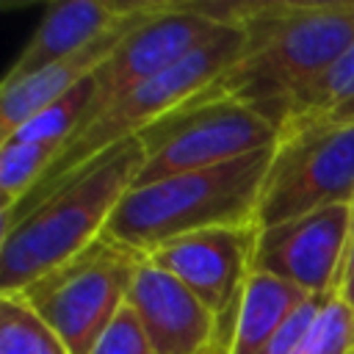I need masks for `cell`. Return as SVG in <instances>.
Listing matches in <instances>:
<instances>
[{
	"mask_svg": "<svg viewBox=\"0 0 354 354\" xmlns=\"http://www.w3.org/2000/svg\"><path fill=\"white\" fill-rule=\"evenodd\" d=\"M238 58L221 86L282 130L296 97L354 41V0H243Z\"/></svg>",
	"mask_w": 354,
	"mask_h": 354,
	"instance_id": "obj_1",
	"label": "cell"
},
{
	"mask_svg": "<svg viewBox=\"0 0 354 354\" xmlns=\"http://www.w3.org/2000/svg\"><path fill=\"white\" fill-rule=\"evenodd\" d=\"M144 166L138 138H127L58 180L30 205L3 218L0 293H19L108 230Z\"/></svg>",
	"mask_w": 354,
	"mask_h": 354,
	"instance_id": "obj_2",
	"label": "cell"
},
{
	"mask_svg": "<svg viewBox=\"0 0 354 354\" xmlns=\"http://www.w3.org/2000/svg\"><path fill=\"white\" fill-rule=\"evenodd\" d=\"M271 152L274 147L221 166L133 185L116 205L108 230L149 254L155 246L196 230L254 224Z\"/></svg>",
	"mask_w": 354,
	"mask_h": 354,
	"instance_id": "obj_3",
	"label": "cell"
},
{
	"mask_svg": "<svg viewBox=\"0 0 354 354\" xmlns=\"http://www.w3.org/2000/svg\"><path fill=\"white\" fill-rule=\"evenodd\" d=\"M241 41H243L241 25L227 22L210 39H205L194 53H188L183 61H177L166 72L155 75L152 80L136 86L133 91H127L124 97L111 102L100 116L86 122L58 149V155L53 158L50 169L39 180V185L17 207L30 205L41 194H47L58 180H64L66 174H72L75 169L88 163L94 155H100L127 138H136L144 127L158 122L174 105H180L183 100H188L191 94L207 88V86H213L221 75H227V69L238 58Z\"/></svg>",
	"mask_w": 354,
	"mask_h": 354,
	"instance_id": "obj_4",
	"label": "cell"
},
{
	"mask_svg": "<svg viewBox=\"0 0 354 354\" xmlns=\"http://www.w3.org/2000/svg\"><path fill=\"white\" fill-rule=\"evenodd\" d=\"M144 166L133 185L221 166L271 149L279 127L221 86V77L174 105L138 136Z\"/></svg>",
	"mask_w": 354,
	"mask_h": 354,
	"instance_id": "obj_5",
	"label": "cell"
},
{
	"mask_svg": "<svg viewBox=\"0 0 354 354\" xmlns=\"http://www.w3.org/2000/svg\"><path fill=\"white\" fill-rule=\"evenodd\" d=\"M144 260V252L105 230L86 249L50 268L19 293L64 340L69 354H91L100 335L127 304V293Z\"/></svg>",
	"mask_w": 354,
	"mask_h": 354,
	"instance_id": "obj_6",
	"label": "cell"
},
{
	"mask_svg": "<svg viewBox=\"0 0 354 354\" xmlns=\"http://www.w3.org/2000/svg\"><path fill=\"white\" fill-rule=\"evenodd\" d=\"M354 199V122L279 133L260 188L254 224L274 227Z\"/></svg>",
	"mask_w": 354,
	"mask_h": 354,
	"instance_id": "obj_7",
	"label": "cell"
},
{
	"mask_svg": "<svg viewBox=\"0 0 354 354\" xmlns=\"http://www.w3.org/2000/svg\"><path fill=\"white\" fill-rule=\"evenodd\" d=\"M238 6L241 3L158 0L155 8L116 44V50L91 75L94 97H91L86 122L100 116L111 102H116L136 86L152 80L155 75L183 61L205 39H210L221 25L238 22Z\"/></svg>",
	"mask_w": 354,
	"mask_h": 354,
	"instance_id": "obj_8",
	"label": "cell"
},
{
	"mask_svg": "<svg viewBox=\"0 0 354 354\" xmlns=\"http://www.w3.org/2000/svg\"><path fill=\"white\" fill-rule=\"evenodd\" d=\"M351 241V205L324 207L257 232L252 271L279 277L310 296L335 293Z\"/></svg>",
	"mask_w": 354,
	"mask_h": 354,
	"instance_id": "obj_9",
	"label": "cell"
},
{
	"mask_svg": "<svg viewBox=\"0 0 354 354\" xmlns=\"http://www.w3.org/2000/svg\"><path fill=\"white\" fill-rule=\"evenodd\" d=\"M257 224L207 227L155 246L147 257L191 288L218 318L232 315L252 274Z\"/></svg>",
	"mask_w": 354,
	"mask_h": 354,
	"instance_id": "obj_10",
	"label": "cell"
},
{
	"mask_svg": "<svg viewBox=\"0 0 354 354\" xmlns=\"http://www.w3.org/2000/svg\"><path fill=\"white\" fill-rule=\"evenodd\" d=\"M127 304L138 315L155 354H199L218 337L227 321V315L218 318L191 288L149 257L133 279Z\"/></svg>",
	"mask_w": 354,
	"mask_h": 354,
	"instance_id": "obj_11",
	"label": "cell"
},
{
	"mask_svg": "<svg viewBox=\"0 0 354 354\" xmlns=\"http://www.w3.org/2000/svg\"><path fill=\"white\" fill-rule=\"evenodd\" d=\"M155 3L158 0L136 3V8L122 22H116L108 33H102L100 39L86 44L80 53H75L64 61H55L28 77L3 80V86H0V141L8 138L14 130H19L25 122H30L36 113H41L50 102L64 97L69 88H75L77 83L91 77L100 69V64L116 50V44L155 8Z\"/></svg>",
	"mask_w": 354,
	"mask_h": 354,
	"instance_id": "obj_12",
	"label": "cell"
},
{
	"mask_svg": "<svg viewBox=\"0 0 354 354\" xmlns=\"http://www.w3.org/2000/svg\"><path fill=\"white\" fill-rule=\"evenodd\" d=\"M136 3H113V0H55L47 6L41 22L33 36L17 55L14 66L3 80L28 77L55 61H64L80 53L86 44L108 33L116 22H122Z\"/></svg>",
	"mask_w": 354,
	"mask_h": 354,
	"instance_id": "obj_13",
	"label": "cell"
},
{
	"mask_svg": "<svg viewBox=\"0 0 354 354\" xmlns=\"http://www.w3.org/2000/svg\"><path fill=\"white\" fill-rule=\"evenodd\" d=\"M307 299L310 293L301 288L279 277L252 271L232 315L230 354H257Z\"/></svg>",
	"mask_w": 354,
	"mask_h": 354,
	"instance_id": "obj_14",
	"label": "cell"
},
{
	"mask_svg": "<svg viewBox=\"0 0 354 354\" xmlns=\"http://www.w3.org/2000/svg\"><path fill=\"white\" fill-rule=\"evenodd\" d=\"M351 122H354V41L313 86H307L296 97L282 130L307 127V124H351Z\"/></svg>",
	"mask_w": 354,
	"mask_h": 354,
	"instance_id": "obj_15",
	"label": "cell"
},
{
	"mask_svg": "<svg viewBox=\"0 0 354 354\" xmlns=\"http://www.w3.org/2000/svg\"><path fill=\"white\" fill-rule=\"evenodd\" d=\"M55 155L58 149L47 144L19 138L0 141V218H8L17 205L39 185Z\"/></svg>",
	"mask_w": 354,
	"mask_h": 354,
	"instance_id": "obj_16",
	"label": "cell"
},
{
	"mask_svg": "<svg viewBox=\"0 0 354 354\" xmlns=\"http://www.w3.org/2000/svg\"><path fill=\"white\" fill-rule=\"evenodd\" d=\"M0 354H69V348L22 293H0Z\"/></svg>",
	"mask_w": 354,
	"mask_h": 354,
	"instance_id": "obj_17",
	"label": "cell"
},
{
	"mask_svg": "<svg viewBox=\"0 0 354 354\" xmlns=\"http://www.w3.org/2000/svg\"><path fill=\"white\" fill-rule=\"evenodd\" d=\"M94 97V83L91 77H86L83 83H77L75 88H69L64 97H58L55 102H50L41 113H36L30 122H25L19 130H14L8 138H19V141H33V144H47L61 149L75 133L77 127L86 122L88 105ZM6 141V138H3Z\"/></svg>",
	"mask_w": 354,
	"mask_h": 354,
	"instance_id": "obj_18",
	"label": "cell"
},
{
	"mask_svg": "<svg viewBox=\"0 0 354 354\" xmlns=\"http://www.w3.org/2000/svg\"><path fill=\"white\" fill-rule=\"evenodd\" d=\"M296 354H354V310L332 293Z\"/></svg>",
	"mask_w": 354,
	"mask_h": 354,
	"instance_id": "obj_19",
	"label": "cell"
},
{
	"mask_svg": "<svg viewBox=\"0 0 354 354\" xmlns=\"http://www.w3.org/2000/svg\"><path fill=\"white\" fill-rule=\"evenodd\" d=\"M91 354H155V351L138 315L133 313L130 304H124L116 313V318L108 324V329L100 335Z\"/></svg>",
	"mask_w": 354,
	"mask_h": 354,
	"instance_id": "obj_20",
	"label": "cell"
},
{
	"mask_svg": "<svg viewBox=\"0 0 354 354\" xmlns=\"http://www.w3.org/2000/svg\"><path fill=\"white\" fill-rule=\"evenodd\" d=\"M329 296H332V293H329ZM329 296H310V299L277 329V335H274L257 354H296V351L301 348V343H304L310 326L315 324V318H318V313L324 310V304H326Z\"/></svg>",
	"mask_w": 354,
	"mask_h": 354,
	"instance_id": "obj_21",
	"label": "cell"
},
{
	"mask_svg": "<svg viewBox=\"0 0 354 354\" xmlns=\"http://www.w3.org/2000/svg\"><path fill=\"white\" fill-rule=\"evenodd\" d=\"M335 296L346 307L354 310V241H348V249H346V257H343V266L335 282Z\"/></svg>",
	"mask_w": 354,
	"mask_h": 354,
	"instance_id": "obj_22",
	"label": "cell"
},
{
	"mask_svg": "<svg viewBox=\"0 0 354 354\" xmlns=\"http://www.w3.org/2000/svg\"><path fill=\"white\" fill-rule=\"evenodd\" d=\"M232 315H235V313H232ZM232 315H227L224 329L218 332V337H216L205 351H199V354H230V340H232Z\"/></svg>",
	"mask_w": 354,
	"mask_h": 354,
	"instance_id": "obj_23",
	"label": "cell"
},
{
	"mask_svg": "<svg viewBox=\"0 0 354 354\" xmlns=\"http://www.w3.org/2000/svg\"><path fill=\"white\" fill-rule=\"evenodd\" d=\"M351 241H354V199H351Z\"/></svg>",
	"mask_w": 354,
	"mask_h": 354,
	"instance_id": "obj_24",
	"label": "cell"
}]
</instances>
